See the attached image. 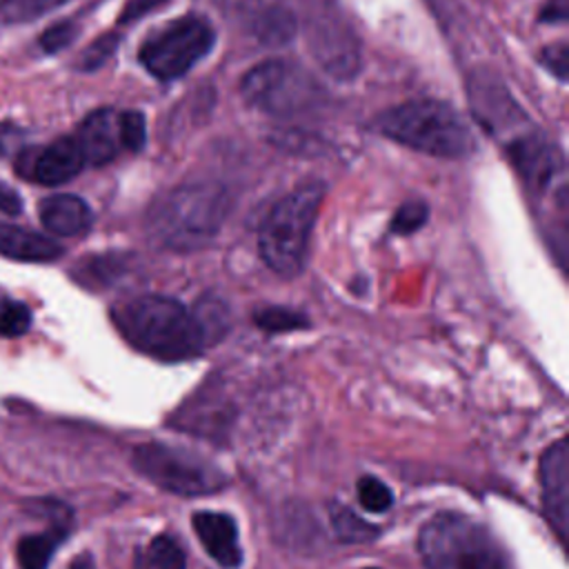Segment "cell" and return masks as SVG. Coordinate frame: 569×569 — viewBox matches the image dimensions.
I'll list each match as a JSON object with an SVG mask.
<instances>
[{"mask_svg":"<svg viewBox=\"0 0 569 569\" xmlns=\"http://www.w3.org/2000/svg\"><path fill=\"white\" fill-rule=\"evenodd\" d=\"M111 318L129 345L158 360H189L207 345L196 313L167 296L127 300L113 307Z\"/></svg>","mask_w":569,"mask_h":569,"instance_id":"obj_1","label":"cell"},{"mask_svg":"<svg viewBox=\"0 0 569 569\" xmlns=\"http://www.w3.org/2000/svg\"><path fill=\"white\" fill-rule=\"evenodd\" d=\"M382 136L438 158H465L476 140L462 116L447 102L422 98L402 102L378 118Z\"/></svg>","mask_w":569,"mask_h":569,"instance_id":"obj_2","label":"cell"},{"mask_svg":"<svg viewBox=\"0 0 569 569\" xmlns=\"http://www.w3.org/2000/svg\"><path fill=\"white\" fill-rule=\"evenodd\" d=\"M418 553L425 569H511L509 558L478 520L442 511L418 533Z\"/></svg>","mask_w":569,"mask_h":569,"instance_id":"obj_3","label":"cell"},{"mask_svg":"<svg viewBox=\"0 0 569 569\" xmlns=\"http://www.w3.org/2000/svg\"><path fill=\"white\" fill-rule=\"evenodd\" d=\"M229 211L224 189L189 184L167 193L149 213V231L162 247L187 251L216 236Z\"/></svg>","mask_w":569,"mask_h":569,"instance_id":"obj_4","label":"cell"},{"mask_svg":"<svg viewBox=\"0 0 569 569\" xmlns=\"http://www.w3.org/2000/svg\"><path fill=\"white\" fill-rule=\"evenodd\" d=\"M320 202V187H302L273 204L258 236V249L269 269L287 278L300 273Z\"/></svg>","mask_w":569,"mask_h":569,"instance_id":"obj_5","label":"cell"},{"mask_svg":"<svg viewBox=\"0 0 569 569\" xmlns=\"http://www.w3.org/2000/svg\"><path fill=\"white\" fill-rule=\"evenodd\" d=\"M131 465L151 485L184 498L218 493L229 482L224 471L204 456L167 442L138 445Z\"/></svg>","mask_w":569,"mask_h":569,"instance_id":"obj_6","label":"cell"},{"mask_svg":"<svg viewBox=\"0 0 569 569\" xmlns=\"http://www.w3.org/2000/svg\"><path fill=\"white\" fill-rule=\"evenodd\" d=\"M213 29L200 16H184L151 33L140 51V64L158 80H176L193 69L213 47Z\"/></svg>","mask_w":569,"mask_h":569,"instance_id":"obj_7","label":"cell"},{"mask_svg":"<svg viewBox=\"0 0 569 569\" xmlns=\"http://www.w3.org/2000/svg\"><path fill=\"white\" fill-rule=\"evenodd\" d=\"M244 100L271 116H291L313 107L320 98V89L311 76L300 67L269 60L256 64L240 84Z\"/></svg>","mask_w":569,"mask_h":569,"instance_id":"obj_8","label":"cell"},{"mask_svg":"<svg viewBox=\"0 0 569 569\" xmlns=\"http://www.w3.org/2000/svg\"><path fill=\"white\" fill-rule=\"evenodd\" d=\"M309 47L331 76L351 78L360 67V47L353 31L333 16L318 13L309 22Z\"/></svg>","mask_w":569,"mask_h":569,"instance_id":"obj_9","label":"cell"},{"mask_svg":"<svg viewBox=\"0 0 569 569\" xmlns=\"http://www.w3.org/2000/svg\"><path fill=\"white\" fill-rule=\"evenodd\" d=\"M84 167L82 151L76 138H58L38 151H22L16 160V171L22 178L36 180L47 187L62 184L80 173Z\"/></svg>","mask_w":569,"mask_h":569,"instance_id":"obj_10","label":"cell"},{"mask_svg":"<svg viewBox=\"0 0 569 569\" xmlns=\"http://www.w3.org/2000/svg\"><path fill=\"white\" fill-rule=\"evenodd\" d=\"M540 489L545 513L565 540L569 531V445L565 440L553 442L540 458Z\"/></svg>","mask_w":569,"mask_h":569,"instance_id":"obj_11","label":"cell"},{"mask_svg":"<svg viewBox=\"0 0 569 569\" xmlns=\"http://www.w3.org/2000/svg\"><path fill=\"white\" fill-rule=\"evenodd\" d=\"M191 525L209 558L220 567L236 569L242 562L238 527L231 516L220 511H196Z\"/></svg>","mask_w":569,"mask_h":569,"instance_id":"obj_12","label":"cell"},{"mask_svg":"<svg viewBox=\"0 0 569 569\" xmlns=\"http://www.w3.org/2000/svg\"><path fill=\"white\" fill-rule=\"evenodd\" d=\"M73 138L82 151L84 164L102 167L111 162L118 156V149L122 147L118 133V113L113 109L91 111L82 120L78 136Z\"/></svg>","mask_w":569,"mask_h":569,"instance_id":"obj_13","label":"cell"},{"mask_svg":"<svg viewBox=\"0 0 569 569\" xmlns=\"http://www.w3.org/2000/svg\"><path fill=\"white\" fill-rule=\"evenodd\" d=\"M38 218L47 231L60 238L80 236L91 227L89 204L73 193H53L38 204Z\"/></svg>","mask_w":569,"mask_h":569,"instance_id":"obj_14","label":"cell"},{"mask_svg":"<svg viewBox=\"0 0 569 569\" xmlns=\"http://www.w3.org/2000/svg\"><path fill=\"white\" fill-rule=\"evenodd\" d=\"M509 153H511V160H513L516 169L520 171V176L536 191L547 187V182L553 180V173L560 167V160H558L553 147L536 133H529V136L516 140L511 144Z\"/></svg>","mask_w":569,"mask_h":569,"instance_id":"obj_15","label":"cell"},{"mask_svg":"<svg viewBox=\"0 0 569 569\" xmlns=\"http://www.w3.org/2000/svg\"><path fill=\"white\" fill-rule=\"evenodd\" d=\"M62 244L18 224L0 222V256L20 262H53L62 256Z\"/></svg>","mask_w":569,"mask_h":569,"instance_id":"obj_16","label":"cell"},{"mask_svg":"<svg viewBox=\"0 0 569 569\" xmlns=\"http://www.w3.org/2000/svg\"><path fill=\"white\" fill-rule=\"evenodd\" d=\"M67 533H69V513L64 511L47 531L22 536L16 545V560L20 569H47L58 545L67 538Z\"/></svg>","mask_w":569,"mask_h":569,"instance_id":"obj_17","label":"cell"},{"mask_svg":"<svg viewBox=\"0 0 569 569\" xmlns=\"http://www.w3.org/2000/svg\"><path fill=\"white\" fill-rule=\"evenodd\" d=\"M329 520H331V527L336 531V536L342 540V542H367L376 536V527H371L365 518L356 516L349 507L345 505H331V511H329Z\"/></svg>","mask_w":569,"mask_h":569,"instance_id":"obj_18","label":"cell"},{"mask_svg":"<svg viewBox=\"0 0 569 569\" xmlns=\"http://www.w3.org/2000/svg\"><path fill=\"white\" fill-rule=\"evenodd\" d=\"M69 0H0V22L18 24V22H31L58 7H62Z\"/></svg>","mask_w":569,"mask_h":569,"instance_id":"obj_19","label":"cell"},{"mask_svg":"<svg viewBox=\"0 0 569 569\" xmlns=\"http://www.w3.org/2000/svg\"><path fill=\"white\" fill-rule=\"evenodd\" d=\"M144 567L147 569H184L187 558L180 545L171 536H156L147 547Z\"/></svg>","mask_w":569,"mask_h":569,"instance_id":"obj_20","label":"cell"},{"mask_svg":"<svg viewBox=\"0 0 569 569\" xmlns=\"http://www.w3.org/2000/svg\"><path fill=\"white\" fill-rule=\"evenodd\" d=\"M31 327V309L20 302L4 298L0 300V336L4 338H18L27 333Z\"/></svg>","mask_w":569,"mask_h":569,"instance_id":"obj_21","label":"cell"},{"mask_svg":"<svg viewBox=\"0 0 569 569\" xmlns=\"http://www.w3.org/2000/svg\"><path fill=\"white\" fill-rule=\"evenodd\" d=\"M256 325L264 331L271 333H282V331H293L307 327V318L293 309L284 307H267L256 313Z\"/></svg>","mask_w":569,"mask_h":569,"instance_id":"obj_22","label":"cell"},{"mask_svg":"<svg viewBox=\"0 0 569 569\" xmlns=\"http://www.w3.org/2000/svg\"><path fill=\"white\" fill-rule=\"evenodd\" d=\"M358 500L369 513H385L391 507L393 496L382 480L365 476L358 480Z\"/></svg>","mask_w":569,"mask_h":569,"instance_id":"obj_23","label":"cell"},{"mask_svg":"<svg viewBox=\"0 0 569 569\" xmlns=\"http://www.w3.org/2000/svg\"><path fill=\"white\" fill-rule=\"evenodd\" d=\"M118 133H120L122 147H127L129 151H140L147 142L144 116L140 111L118 113Z\"/></svg>","mask_w":569,"mask_h":569,"instance_id":"obj_24","label":"cell"},{"mask_svg":"<svg viewBox=\"0 0 569 569\" xmlns=\"http://www.w3.org/2000/svg\"><path fill=\"white\" fill-rule=\"evenodd\" d=\"M429 218V207L422 200H409L405 202L396 216L391 218V231L398 236H407L418 231Z\"/></svg>","mask_w":569,"mask_h":569,"instance_id":"obj_25","label":"cell"},{"mask_svg":"<svg viewBox=\"0 0 569 569\" xmlns=\"http://www.w3.org/2000/svg\"><path fill=\"white\" fill-rule=\"evenodd\" d=\"M118 42H120L118 33H104V36H100L98 40H93V42L80 53L78 67H80L82 71H93V69L102 67V64L113 56V51L118 49Z\"/></svg>","mask_w":569,"mask_h":569,"instance_id":"obj_26","label":"cell"},{"mask_svg":"<svg viewBox=\"0 0 569 569\" xmlns=\"http://www.w3.org/2000/svg\"><path fill=\"white\" fill-rule=\"evenodd\" d=\"M78 36V27L71 22V20H64V22H56L51 24L40 38H38V44L44 53H58L62 49H67Z\"/></svg>","mask_w":569,"mask_h":569,"instance_id":"obj_27","label":"cell"},{"mask_svg":"<svg viewBox=\"0 0 569 569\" xmlns=\"http://www.w3.org/2000/svg\"><path fill=\"white\" fill-rule=\"evenodd\" d=\"M542 62L545 67L556 73L560 80L567 78V62H569V56H567V47L565 44H556V47H549L545 53H542Z\"/></svg>","mask_w":569,"mask_h":569,"instance_id":"obj_28","label":"cell"},{"mask_svg":"<svg viewBox=\"0 0 569 569\" xmlns=\"http://www.w3.org/2000/svg\"><path fill=\"white\" fill-rule=\"evenodd\" d=\"M164 2H169V0H129L127 2V7H124V11L120 13V24L122 22H133V20H138V18H142V16H147L149 11H153V9H158L160 4H164Z\"/></svg>","mask_w":569,"mask_h":569,"instance_id":"obj_29","label":"cell"},{"mask_svg":"<svg viewBox=\"0 0 569 569\" xmlns=\"http://www.w3.org/2000/svg\"><path fill=\"white\" fill-rule=\"evenodd\" d=\"M0 211L7 216H18L22 211L20 193L0 180Z\"/></svg>","mask_w":569,"mask_h":569,"instance_id":"obj_30","label":"cell"},{"mask_svg":"<svg viewBox=\"0 0 569 569\" xmlns=\"http://www.w3.org/2000/svg\"><path fill=\"white\" fill-rule=\"evenodd\" d=\"M567 0H551L547 7H545V11H542V20H547V22H565L567 20Z\"/></svg>","mask_w":569,"mask_h":569,"instance_id":"obj_31","label":"cell"},{"mask_svg":"<svg viewBox=\"0 0 569 569\" xmlns=\"http://www.w3.org/2000/svg\"><path fill=\"white\" fill-rule=\"evenodd\" d=\"M73 569H93V567H91V562H89L87 558H82V560H78V562L73 565Z\"/></svg>","mask_w":569,"mask_h":569,"instance_id":"obj_32","label":"cell"},{"mask_svg":"<svg viewBox=\"0 0 569 569\" xmlns=\"http://www.w3.org/2000/svg\"><path fill=\"white\" fill-rule=\"evenodd\" d=\"M369 569H376V567H369Z\"/></svg>","mask_w":569,"mask_h":569,"instance_id":"obj_33","label":"cell"}]
</instances>
